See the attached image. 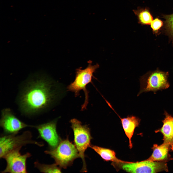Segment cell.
Returning <instances> with one entry per match:
<instances>
[{"instance_id": "obj_1", "label": "cell", "mask_w": 173, "mask_h": 173, "mask_svg": "<svg viewBox=\"0 0 173 173\" xmlns=\"http://www.w3.org/2000/svg\"><path fill=\"white\" fill-rule=\"evenodd\" d=\"M54 83L44 73L30 75L19 86L16 102L21 114L31 117L44 113L55 98Z\"/></svg>"}, {"instance_id": "obj_2", "label": "cell", "mask_w": 173, "mask_h": 173, "mask_svg": "<svg viewBox=\"0 0 173 173\" xmlns=\"http://www.w3.org/2000/svg\"><path fill=\"white\" fill-rule=\"evenodd\" d=\"M99 67L98 64L93 65L92 62L88 61V66L85 69H82L80 68L76 69L75 80L67 87L68 90L74 92L76 97L79 95L81 90L83 91L85 99L81 106L82 111L86 109L88 103L89 92L86 88V86L92 82L93 74Z\"/></svg>"}, {"instance_id": "obj_3", "label": "cell", "mask_w": 173, "mask_h": 173, "mask_svg": "<svg viewBox=\"0 0 173 173\" xmlns=\"http://www.w3.org/2000/svg\"><path fill=\"white\" fill-rule=\"evenodd\" d=\"M44 153L53 158L55 163L60 167L64 169L71 165L75 159L80 157L75 146L69 140L68 138L61 141L55 148L46 150Z\"/></svg>"}, {"instance_id": "obj_4", "label": "cell", "mask_w": 173, "mask_h": 173, "mask_svg": "<svg viewBox=\"0 0 173 173\" xmlns=\"http://www.w3.org/2000/svg\"><path fill=\"white\" fill-rule=\"evenodd\" d=\"M74 135V145L82 161L83 167L81 171L86 172L85 152L90 144L92 139L89 128L86 125H83L80 121L75 118L70 121Z\"/></svg>"}, {"instance_id": "obj_5", "label": "cell", "mask_w": 173, "mask_h": 173, "mask_svg": "<svg viewBox=\"0 0 173 173\" xmlns=\"http://www.w3.org/2000/svg\"><path fill=\"white\" fill-rule=\"evenodd\" d=\"M17 134H9L0 137V158H3L6 154L11 151L17 148H22L27 144H34L40 147L44 145L43 142L32 139V135L30 131H25L21 135Z\"/></svg>"}, {"instance_id": "obj_6", "label": "cell", "mask_w": 173, "mask_h": 173, "mask_svg": "<svg viewBox=\"0 0 173 173\" xmlns=\"http://www.w3.org/2000/svg\"><path fill=\"white\" fill-rule=\"evenodd\" d=\"M168 73L159 70L148 73L140 79V89L137 94L139 96L143 92L158 91L167 89L170 86L168 80Z\"/></svg>"}, {"instance_id": "obj_7", "label": "cell", "mask_w": 173, "mask_h": 173, "mask_svg": "<svg viewBox=\"0 0 173 173\" xmlns=\"http://www.w3.org/2000/svg\"><path fill=\"white\" fill-rule=\"evenodd\" d=\"M22 148L13 149L6 154L3 157L6 162L5 169L1 172L2 173H27L26 161L31 155L27 152L22 154L20 151Z\"/></svg>"}, {"instance_id": "obj_8", "label": "cell", "mask_w": 173, "mask_h": 173, "mask_svg": "<svg viewBox=\"0 0 173 173\" xmlns=\"http://www.w3.org/2000/svg\"><path fill=\"white\" fill-rule=\"evenodd\" d=\"M122 168L126 172L130 173H156L168 171L165 162L153 161L147 159L140 162L124 164Z\"/></svg>"}, {"instance_id": "obj_9", "label": "cell", "mask_w": 173, "mask_h": 173, "mask_svg": "<svg viewBox=\"0 0 173 173\" xmlns=\"http://www.w3.org/2000/svg\"><path fill=\"white\" fill-rule=\"evenodd\" d=\"M0 125L4 131L9 134H18L22 129L33 125L27 124L20 120L10 108L2 109L1 112Z\"/></svg>"}, {"instance_id": "obj_10", "label": "cell", "mask_w": 173, "mask_h": 173, "mask_svg": "<svg viewBox=\"0 0 173 173\" xmlns=\"http://www.w3.org/2000/svg\"><path fill=\"white\" fill-rule=\"evenodd\" d=\"M56 125V121L54 120L33 127L37 129L39 137L47 142L51 149L56 147L61 141L57 132Z\"/></svg>"}, {"instance_id": "obj_11", "label": "cell", "mask_w": 173, "mask_h": 173, "mask_svg": "<svg viewBox=\"0 0 173 173\" xmlns=\"http://www.w3.org/2000/svg\"><path fill=\"white\" fill-rule=\"evenodd\" d=\"M105 101L108 106L119 117L125 134L129 140V147L130 149L133 147L131 141L135 128L138 126L141 119L138 117L133 115H128L126 117L121 118L117 113L110 103L106 100Z\"/></svg>"}, {"instance_id": "obj_12", "label": "cell", "mask_w": 173, "mask_h": 173, "mask_svg": "<svg viewBox=\"0 0 173 173\" xmlns=\"http://www.w3.org/2000/svg\"><path fill=\"white\" fill-rule=\"evenodd\" d=\"M164 114L165 117L162 121L163 126L155 132H160L163 135V142L168 144L171 150L173 151V116L166 111Z\"/></svg>"}, {"instance_id": "obj_13", "label": "cell", "mask_w": 173, "mask_h": 173, "mask_svg": "<svg viewBox=\"0 0 173 173\" xmlns=\"http://www.w3.org/2000/svg\"><path fill=\"white\" fill-rule=\"evenodd\" d=\"M153 153L147 160L153 161H167L169 157L168 151L171 150L170 146L163 142L160 145H154L152 148Z\"/></svg>"}, {"instance_id": "obj_14", "label": "cell", "mask_w": 173, "mask_h": 173, "mask_svg": "<svg viewBox=\"0 0 173 173\" xmlns=\"http://www.w3.org/2000/svg\"><path fill=\"white\" fill-rule=\"evenodd\" d=\"M89 147L93 150L104 160L111 161L118 163L122 164L130 163L132 162L127 161L118 159L116 156L115 152L110 149L90 145Z\"/></svg>"}, {"instance_id": "obj_15", "label": "cell", "mask_w": 173, "mask_h": 173, "mask_svg": "<svg viewBox=\"0 0 173 173\" xmlns=\"http://www.w3.org/2000/svg\"><path fill=\"white\" fill-rule=\"evenodd\" d=\"M137 16L139 23L143 25H149L153 20V17L149 10L146 8H139L133 10Z\"/></svg>"}, {"instance_id": "obj_16", "label": "cell", "mask_w": 173, "mask_h": 173, "mask_svg": "<svg viewBox=\"0 0 173 173\" xmlns=\"http://www.w3.org/2000/svg\"><path fill=\"white\" fill-rule=\"evenodd\" d=\"M35 167L40 172L44 173H61V168L56 163L49 165L40 163L37 161L34 163Z\"/></svg>"}, {"instance_id": "obj_17", "label": "cell", "mask_w": 173, "mask_h": 173, "mask_svg": "<svg viewBox=\"0 0 173 173\" xmlns=\"http://www.w3.org/2000/svg\"><path fill=\"white\" fill-rule=\"evenodd\" d=\"M166 28L168 31L173 36V13L164 15Z\"/></svg>"}, {"instance_id": "obj_18", "label": "cell", "mask_w": 173, "mask_h": 173, "mask_svg": "<svg viewBox=\"0 0 173 173\" xmlns=\"http://www.w3.org/2000/svg\"><path fill=\"white\" fill-rule=\"evenodd\" d=\"M151 27L154 32H157L163 25L162 21L158 18L153 20L150 24Z\"/></svg>"}]
</instances>
